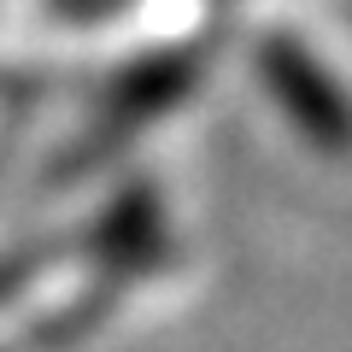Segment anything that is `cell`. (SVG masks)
<instances>
[{
    "mask_svg": "<svg viewBox=\"0 0 352 352\" xmlns=\"http://www.w3.org/2000/svg\"><path fill=\"white\" fill-rule=\"evenodd\" d=\"M258 65H264V82L294 106V124H300L317 147H352V100L335 88V76H329L300 41H288V36L264 41Z\"/></svg>",
    "mask_w": 352,
    "mask_h": 352,
    "instance_id": "6da1fadb",
    "label": "cell"
}]
</instances>
